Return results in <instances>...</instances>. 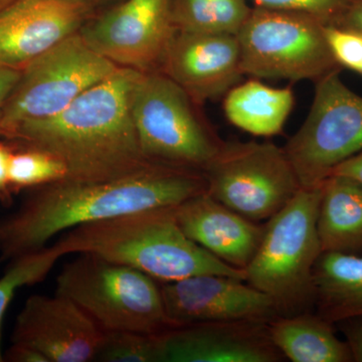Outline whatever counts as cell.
I'll use <instances>...</instances> for the list:
<instances>
[{
    "mask_svg": "<svg viewBox=\"0 0 362 362\" xmlns=\"http://www.w3.org/2000/svg\"><path fill=\"white\" fill-rule=\"evenodd\" d=\"M206 189L201 171L158 162L112 180H64L32 188L18 211L0 221V263L44 249L76 226L175 207Z\"/></svg>",
    "mask_w": 362,
    "mask_h": 362,
    "instance_id": "6da1fadb",
    "label": "cell"
},
{
    "mask_svg": "<svg viewBox=\"0 0 362 362\" xmlns=\"http://www.w3.org/2000/svg\"><path fill=\"white\" fill-rule=\"evenodd\" d=\"M140 71L118 68L56 116L7 131L13 147L49 152L65 164L66 180H112L139 170L143 156L130 111V93Z\"/></svg>",
    "mask_w": 362,
    "mask_h": 362,
    "instance_id": "7a4b0ae2",
    "label": "cell"
},
{
    "mask_svg": "<svg viewBox=\"0 0 362 362\" xmlns=\"http://www.w3.org/2000/svg\"><path fill=\"white\" fill-rule=\"evenodd\" d=\"M62 256L90 254L170 283L204 274L246 280V272L197 245L178 226L173 207L144 209L71 228L52 245Z\"/></svg>",
    "mask_w": 362,
    "mask_h": 362,
    "instance_id": "3957f363",
    "label": "cell"
},
{
    "mask_svg": "<svg viewBox=\"0 0 362 362\" xmlns=\"http://www.w3.org/2000/svg\"><path fill=\"white\" fill-rule=\"evenodd\" d=\"M321 185L301 187L267 221L263 238L245 269L246 282L270 296L280 316L315 311L314 267L321 247L317 216Z\"/></svg>",
    "mask_w": 362,
    "mask_h": 362,
    "instance_id": "277c9868",
    "label": "cell"
},
{
    "mask_svg": "<svg viewBox=\"0 0 362 362\" xmlns=\"http://www.w3.org/2000/svg\"><path fill=\"white\" fill-rule=\"evenodd\" d=\"M201 106L162 71L140 73L130 111L145 158L204 173L226 141Z\"/></svg>",
    "mask_w": 362,
    "mask_h": 362,
    "instance_id": "5b68a950",
    "label": "cell"
},
{
    "mask_svg": "<svg viewBox=\"0 0 362 362\" xmlns=\"http://www.w3.org/2000/svg\"><path fill=\"white\" fill-rule=\"evenodd\" d=\"M56 294L77 304L104 331L160 334L175 327L158 281L94 255L80 254L64 266Z\"/></svg>",
    "mask_w": 362,
    "mask_h": 362,
    "instance_id": "8992f818",
    "label": "cell"
},
{
    "mask_svg": "<svg viewBox=\"0 0 362 362\" xmlns=\"http://www.w3.org/2000/svg\"><path fill=\"white\" fill-rule=\"evenodd\" d=\"M325 25L307 14L256 6L237 35L244 75L316 83L341 71Z\"/></svg>",
    "mask_w": 362,
    "mask_h": 362,
    "instance_id": "52a82bcc",
    "label": "cell"
},
{
    "mask_svg": "<svg viewBox=\"0 0 362 362\" xmlns=\"http://www.w3.org/2000/svg\"><path fill=\"white\" fill-rule=\"evenodd\" d=\"M118 68L80 33L64 40L21 70L4 105L0 136L21 123L56 116Z\"/></svg>",
    "mask_w": 362,
    "mask_h": 362,
    "instance_id": "ba28073f",
    "label": "cell"
},
{
    "mask_svg": "<svg viewBox=\"0 0 362 362\" xmlns=\"http://www.w3.org/2000/svg\"><path fill=\"white\" fill-rule=\"evenodd\" d=\"M340 71L317 81L306 120L283 147L301 187H319L362 151V97L343 83Z\"/></svg>",
    "mask_w": 362,
    "mask_h": 362,
    "instance_id": "9c48e42d",
    "label": "cell"
},
{
    "mask_svg": "<svg viewBox=\"0 0 362 362\" xmlns=\"http://www.w3.org/2000/svg\"><path fill=\"white\" fill-rule=\"evenodd\" d=\"M204 175L207 194L259 223L278 214L301 188L284 148L268 142L226 141Z\"/></svg>",
    "mask_w": 362,
    "mask_h": 362,
    "instance_id": "30bf717a",
    "label": "cell"
},
{
    "mask_svg": "<svg viewBox=\"0 0 362 362\" xmlns=\"http://www.w3.org/2000/svg\"><path fill=\"white\" fill-rule=\"evenodd\" d=\"M173 0H124L92 18L80 35L94 51L120 68L159 71L176 30Z\"/></svg>",
    "mask_w": 362,
    "mask_h": 362,
    "instance_id": "8fae6325",
    "label": "cell"
},
{
    "mask_svg": "<svg viewBox=\"0 0 362 362\" xmlns=\"http://www.w3.org/2000/svg\"><path fill=\"white\" fill-rule=\"evenodd\" d=\"M166 313L175 326L226 321H265L280 316L273 299L242 279L204 274L161 285Z\"/></svg>",
    "mask_w": 362,
    "mask_h": 362,
    "instance_id": "7c38bea8",
    "label": "cell"
},
{
    "mask_svg": "<svg viewBox=\"0 0 362 362\" xmlns=\"http://www.w3.org/2000/svg\"><path fill=\"white\" fill-rule=\"evenodd\" d=\"M97 6L92 0H16L0 11V65L23 70L80 33Z\"/></svg>",
    "mask_w": 362,
    "mask_h": 362,
    "instance_id": "4fadbf2b",
    "label": "cell"
},
{
    "mask_svg": "<svg viewBox=\"0 0 362 362\" xmlns=\"http://www.w3.org/2000/svg\"><path fill=\"white\" fill-rule=\"evenodd\" d=\"M104 330L68 298L33 295L18 317L11 341L37 350L47 362L96 361Z\"/></svg>",
    "mask_w": 362,
    "mask_h": 362,
    "instance_id": "5bb4252c",
    "label": "cell"
},
{
    "mask_svg": "<svg viewBox=\"0 0 362 362\" xmlns=\"http://www.w3.org/2000/svg\"><path fill=\"white\" fill-rule=\"evenodd\" d=\"M159 71L199 105L225 96L245 76L238 37L226 33L176 32Z\"/></svg>",
    "mask_w": 362,
    "mask_h": 362,
    "instance_id": "9a60e30c",
    "label": "cell"
},
{
    "mask_svg": "<svg viewBox=\"0 0 362 362\" xmlns=\"http://www.w3.org/2000/svg\"><path fill=\"white\" fill-rule=\"evenodd\" d=\"M265 321L175 326L160 334L161 362H280Z\"/></svg>",
    "mask_w": 362,
    "mask_h": 362,
    "instance_id": "2e32d148",
    "label": "cell"
},
{
    "mask_svg": "<svg viewBox=\"0 0 362 362\" xmlns=\"http://www.w3.org/2000/svg\"><path fill=\"white\" fill-rule=\"evenodd\" d=\"M182 232L213 256L244 270L263 238L265 225L247 220L211 195H197L173 207Z\"/></svg>",
    "mask_w": 362,
    "mask_h": 362,
    "instance_id": "e0dca14e",
    "label": "cell"
},
{
    "mask_svg": "<svg viewBox=\"0 0 362 362\" xmlns=\"http://www.w3.org/2000/svg\"><path fill=\"white\" fill-rule=\"evenodd\" d=\"M321 251L362 252V185L347 176L332 175L321 185L317 216Z\"/></svg>",
    "mask_w": 362,
    "mask_h": 362,
    "instance_id": "ac0fdd59",
    "label": "cell"
},
{
    "mask_svg": "<svg viewBox=\"0 0 362 362\" xmlns=\"http://www.w3.org/2000/svg\"><path fill=\"white\" fill-rule=\"evenodd\" d=\"M335 324L315 311L279 316L269 323L274 344L292 362H354L346 341L337 337Z\"/></svg>",
    "mask_w": 362,
    "mask_h": 362,
    "instance_id": "d6986e66",
    "label": "cell"
},
{
    "mask_svg": "<svg viewBox=\"0 0 362 362\" xmlns=\"http://www.w3.org/2000/svg\"><path fill=\"white\" fill-rule=\"evenodd\" d=\"M315 312L335 324L362 318V256L321 252L314 267Z\"/></svg>",
    "mask_w": 362,
    "mask_h": 362,
    "instance_id": "ffe728a7",
    "label": "cell"
},
{
    "mask_svg": "<svg viewBox=\"0 0 362 362\" xmlns=\"http://www.w3.org/2000/svg\"><path fill=\"white\" fill-rule=\"evenodd\" d=\"M291 88H273L252 78L226 94L223 111L235 127L255 136L280 134L294 106Z\"/></svg>",
    "mask_w": 362,
    "mask_h": 362,
    "instance_id": "44dd1931",
    "label": "cell"
},
{
    "mask_svg": "<svg viewBox=\"0 0 362 362\" xmlns=\"http://www.w3.org/2000/svg\"><path fill=\"white\" fill-rule=\"evenodd\" d=\"M251 11L247 0L171 1V13L176 32L237 35Z\"/></svg>",
    "mask_w": 362,
    "mask_h": 362,
    "instance_id": "7402d4cb",
    "label": "cell"
},
{
    "mask_svg": "<svg viewBox=\"0 0 362 362\" xmlns=\"http://www.w3.org/2000/svg\"><path fill=\"white\" fill-rule=\"evenodd\" d=\"M62 257L54 246L45 247L11 259L6 273L0 278V362L4 361L1 347L2 320L14 295L21 288L45 280Z\"/></svg>",
    "mask_w": 362,
    "mask_h": 362,
    "instance_id": "603a6c76",
    "label": "cell"
},
{
    "mask_svg": "<svg viewBox=\"0 0 362 362\" xmlns=\"http://www.w3.org/2000/svg\"><path fill=\"white\" fill-rule=\"evenodd\" d=\"M68 169L56 156L44 150L13 147L9 161V185L13 194L66 180Z\"/></svg>",
    "mask_w": 362,
    "mask_h": 362,
    "instance_id": "cb8c5ba5",
    "label": "cell"
},
{
    "mask_svg": "<svg viewBox=\"0 0 362 362\" xmlns=\"http://www.w3.org/2000/svg\"><path fill=\"white\" fill-rule=\"evenodd\" d=\"M160 334L104 331L95 361L161 362Z\"/></svg>",
    "mask_w": 362,
    "mask_h": 362,
    "instance_id": "d4e9b609",
    "label": "cell"
},
{
    "mask_svg": "<svg viewBox=\"0 0 362 362\" xmlns=\"http://www.w3.org/2000/svg\"><path fill=\"white\" fill-rule=\"evenodd\" d=\"M258 7L307 14L333 25L354 0H252Z\"/></svg>",
    "mask_w": 362,
    "mask_h": 362,
    "instance_id": "484cf974",
    "label": "cell"
},
{
    "mask_svg": "<svg viewBox=\"0 0 362 362\" xmlns=\"http://www.w3.org/2000/svg\"><path fill=\"white\" fill-rule=\"evenodd\" d=\"M325 35L338 65L362 75V33L325 25Z\"/></svg>",
    "mask_w": 362,
    "mask_h": 362,
    "instance_id": "4316f807",
    "label": "cell"
},
{
    "mask_svg": "<svg viewBox=\"0 0 362 362\" xmlns=\"http://www.w3.org/2000/svg\"><path fill=\"white\" fill-rule=\"evenodd\" d=\"M349 344L354 362H362V318H351L337 323Z\"/></svg>",
    "mask_w": 362,
    "mask_h": 362,
    "instance_id": "83f0119b",
    "label": "cell"
},
{
    "mask_svg": "<svg viewBox=\"0 0 362 362\" xmlns=\"http://www.w3.org/2000/svg\"><path fill=\"white\" fill-rule=\"evenodd\" d=\"M13 146L11 143L0 142V202L9 204L13 192L9 185V161Z\"/></svg>",
    "mask_w": 362,
    "mask_h": 362,
    "instance_id": "f1b7e54d",
    "label": "cell"
},
{
    "mask_svg": "<svg viewBox=\"0 0 362 362\" xmlns=\"http://www.w3.org/2000/svg\"><path fill=\"white\" fill-rule=\"evenodd\" d=\"M333 26L362 33V0H354Z\"/></svg>",
    "mask_w": 362,
    "mask_h": 362,
    "instance_id": "f546056e",
    "label": "cell"
},
{
    "mask_svg": "<svg viewBox=\"0 0 362 362\" xmlns=\"http://www.w3.org/2000/svg\"><path fill=\"white\" fill-rule=\"evenodd\" d=\"M21 71L0 65V125L7 98L20 78Z\"/></svg>",
    "mask_w": 362,
    "mask_h": 362,
    "instance_id": "4dcf8cb0",
    "label": "cell"
},
{
    "mask_svg": "<svg viewBox=\"0 0 362 362\" xmlns=\"http://www.w3.org/2000/svg\"><path fill=\"white\" fill-rule=\"evenodd\" d=\"M4 359L8 362H47V358L37 350L18 344H11L4 354Z\"/></svg>",
    "mask_w": 362,
    "mask_h": 362,
    "instance_id": "1f68e13d",
    "label": "cell"
},
{
    "mask_svg": "<svg viewBox=\"0 0 362 362\" xmlns=\"http://www.w3.org/2000/svg\"><path fill=\"white\" fill-rule=\"evenodd\" d=\"M332 175L347 176L362 185V151L337 165L331 173Z\"/></svg>",
    "mask_w": 362,
    "mask_h": 362,
    "instance_id": "d6a6232c",
    "label": "cell"
},
{
    "mask_svg": "<svg viewBox=\"0 0 362 362\" xmlns=\"http://www.w3.org/2000/svg\"><path fill=\"white\" fill-rule=\"evenodd\" d=\"M16 1V0H0V11L2 9L6 8V6H8L9 4H13V2Z\"/></svg>",
    "mask_w": 362,
    "mask_h": 362,
    "instance_id": "836d02e7",
    "label": "cell"
},
{
    "mask_svg": "<svg viewBox=\"0 0 362 362\" xmlns=\"http://www.w3.org/2000/svg\"><path fill=\"white\" fill-rule=\"evenodd\" d=\"M92 1L96 2L97 4H99L100 2H103L105 0H92Z\"/></svg>",
    "mask_w": 362,
    "mask_h": 362,
    "instance_id": "e575fe53",
    "label": "cell"
}]
</instances>
